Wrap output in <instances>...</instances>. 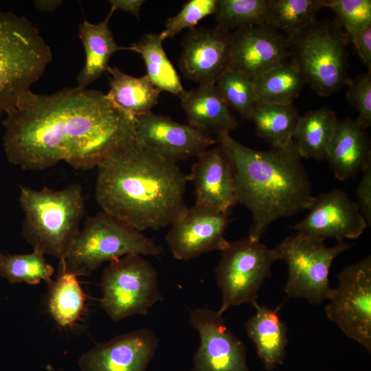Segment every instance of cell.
Segmentation results:
<instances>
[{
	"mask_svg": "<svg viewBox=\"0 0 371 371\" xmlns=\"http://www.w3.org/2000/svg\"><path fill=\"white\" fill-rule=\"evenodd\" d=\"M5 113V155L24 170H43L61 161L91 169L135 139L133 118L98 90L67 87L51 94L30 90Z\"/></svg>",
	"mask_w": 371,
	"mask_h": 371,
	"instance_id": "1",
	"label": "cell"
},
{
	"mask_svg": "<svg viewBox=\"0 0 371 371\" xmlns=\"http://www.w3.org/2000/svg\"><path fill=\"white\" fill-rule=\"evenodd\" d=\"M95 198L102 211L135 229L157 230L186 207L188 175L138 144H125L97 166Z\"/></svg>",
	"mask_w": 371,
	"mask_h": 371,
	"instance_id": "2",
	"label": "cell"
},
{
	"mask_svg": "<svg viewBox=\"0 0 371 371\" xmlns=\"http://www.w3.org/2000/svg\"><path fill=\"white\" fill-rule=\"evenodd\" d=\"M216 135L232 167L237 203L251 214L248 238L260 241L275 221L310 208L315 196L293 141L262 151L240 144L228 131Z\"/></svg>",
	"mask_w": 371,
	"mask_h": 371,
	"instance_id": "3",
	"label": "cell"
},
{
	"mask_svg": "<svg viewBox=\"0 0 371 371\" xmlns=\"http://www.w3.org/2000/svg\"><path fill=\"white\" fill-rule=\"evenodd\" d=\"M19 204L24 217L22 234L33 250L61 261L80 229L85 201L82 188L71 184L61 190L22 186Z\"/></svg>",
	"mask_w": 371,
	"mask_h": 371,
	"instance_id": "4",
	"label": "cell"
},
{
	"mask_svg": "<svg viewBox=\"0 0 371 371\" xmlns=\"http://www.w3.org/2000/svg\"><path fill=\"white\" fill-rule=\"evenodd\" d=\"M52 60V52L27 19L0 12V113L30 90Z\"/></svg>",
	"mask_w": 371,
	"mask_h": 371,
	"instance_id": "5",
	"label": "cell"
},
{
	"mask_svg": "<svg viewBox=\"0 0 371 371\" xmlns=\"http://www.w3.org/2000/svg\"><path fill=\"white\" fill-rule=\"evenodd\" d=\"M153 239L115 216L101 211L88 217L62 262L77 276L128 255L159 256Z\"/></svg>",
	"mask_w": 371,
	"mask_h": 371,
	"instance_id": "6",
	"label": "cell"
},
{
	"mask_svg": "<svg viewBox=\"0 0 371 371\" xmlns=\"http://www.w3.org/2000/svg\"><path fill=\"white\" fill-rule=\"evenodd\" d=\"M287 40L289 58L318 95L328 96L348 84L350 38L335 22L315 21Z\"/></svg>",
	"mask_w": 371,
	"mask_h": 371,
	"instance_id": "7",
	"label": "cell"
},
{
	"mask_svg": "<svg viewBox=\"0 0 371 371\" xmlns=\"http://www.w3.org/2000/svg\"><path fill=\"white\" fill-rule=\"evenodd\" d=\"M100 286V307L113 322L146 315L162 300L157 271L140 255H128L110 262L102 271Z\"/></svg>",
	"mask_w": 371,
	"mask_h": 371,
	"instance_id": "8",
	"label": "cell"
},
{
	"mask_svg": "<svg viewBox=\"0 0 371 371\" xmlns=\"http://www.w3.org/2000/svg\"><path fill=\"white\" fill-rule=\"evenodd\" d=\"M216 269V278L222 300L218 312L242 304L257 303L258 291L271 276V267L280 260L276 249L248 238L229 242L222 251Z\"/></svg>",
	"mask_w": 371,
	"mask_h": 371,
	"instance_id": "9",
	"label": "cell"
},
{
	"mask_svg": "<svg viewBox=\"0 0 371 371\" xmlns=\"http://www.w3.org/2000/svg\"><path fill=\"white\" fill-rule=\"evenodd\" d=\"M351 247L344 242L327 247L323 240L299 234L286 238L275 248L288 266L284 292L289 297H303L312 304L328 300L332 291L328 280L331 265Z\"/></svg>",
	"mask_w": 371,
	"mask_h": 371,
	"instance_id": "10",
	"label": "cell"
},
{
	"mask_svg": "<svg viewBox=\"0 0 371 371\" xmlns=\"http://www.w3.org/2000/svg\"><path fill=\"white\" fill-rule=\"evenodd\" d=\"M325 307L328 318L350 339L371 351V258L344 267Z\"/></svg>",
	"mask_w": 371,
	"mask_h": 371,
	"instance_id": "11",
	"label": "cell"
},
{
	"mask_svg": "<svg viewBox=\"0 0 371 371\" xmlns=\"http://www.w3.org/2000/svg\"><path fill=\"white\" fill-rule=\"evenodd\" d=\"M229 214L197 204L186 206L166 236L173 256L188 261L210 251L224 250L229 243L225 238Z\"/></svg>",
	"mask_w": 371,
	"mask_h": 371,
	"instance_id": "12",
	"label": "cell"
},
{
	"mask_svg": "<svg viewBox=\"0 0 371 371\" xmlns=\"http://www.w3.org/2000/svg\"><path fill=\"white\" fill-rule=\"evenodd\" d=\"M189 322L200 338L192 371H249L245 345L229 330L223 315L195 308Z\"/></svg>",
	"mask_w": 371,
	"mask_h": 371,
	"instance_id": "13",
	"label": "cell"
},
{
	"mask_svg": "<svg viewBox=\"0 0 371 371\" xmlns=\"http://www.w3.org/2000/svg\"><path fill=\"white\" fill-rule=\"evenodd\" d=\"M135 141L170 161L198 157L216 143L210 133L149 113L133 118Z\"/></svg>",
	"mask_w": 371,
	"mask_h": 371,
	"instance_id": "14",
	"label": "cell"
},
{
	"mask_svg": "<svg viewBox=\"0 0 371 371\" xmlns=\"http://www.w3.org/2000/svg\"><path fill=\"white\" fill-rule=\"evenodd\" d=\"M309 213L300 222L290 226L297 234L324 241L359 237L367 227L356 201L341 190H333L315 197Z\"/></svg>",
	"mask_w": 371,
	"mask_h": 371,
	"instance_id": "15",
	"label": "cell"
},
{
	"mask_svg": "<svg viewBox=\"0 0 371 371\" xmlns=\"http://www.w3.org/2000/svg\"><path fill=\"white\" fill-rule=\"evenodd\" d=\"M232 40V32L217 26L190 29L181 43L183 76L199 85L215 84L229 66Z\"/></svg>",
	"mask_w": 371,
	"mask_h": 371,
	"instance_id": "16",
	"label": "cell"
},
{
	"mask_svg": "<svg viewBox=\"0 0 371 371\" xmlns=\"http://www.w3.org/2000/svg\"><path fill=\"white\" fill-rule=\"evenodd\" d=\"M229 66L253 81L262 73L289 58L288 40L267 24L251 25L232 32Z\"/></svg>",
	"mask_w": 371,
	"mask_h": 371,
	"instance_id": "17",
	"label": "cell"
},
{
	"mask_svg": "<svg viewBox=\"0 0 371 371\" xmlns=\"http://www.w3.org/2000/svg\"><path fill=\"white\" fill-rule=\"evenodd\" d=\"M155 334L140 328L96 345L79 360L82 371H146L158 347Z\"/></svg>",
	"mask_w": 371,
	"mask_h": 371,
	"instance_id": "18",
	"label": "cell"
},
{
	"mask_svg": "<svg viewBox=\"0 0 371 371\" xmlns=\"http://www.w3.org/2000/svg\"><path fill=\"white\" fill-rule=\"evenodd\" d=\"M188 175L194 183L195 204L229 214L238 203L230 161L221 146L198 157Z\"/></svg>",
	"mask_w": 371,
	"mask_h": 371,
	"instance_id": "19",
	"label": "cell"
},
{
	"mask_svg": "<svg viewBox=\"0 0 371 371\" xmlns=\"http://www.w3.org/2000/svg\"><path fill=\"white\" fill-rule=\"evenodd\" d=\"M325 159L337 179L354 177L371 162L370 142L366 129L356 120H337Z\"/></svg>",
	"mask_w": 371,
	"mask_h": 371,
	"instance_id": "20",
	"label": "cell"
},
{
	"mask_svg": "<svg viewBox=\"0 0 371 371\" xmlns=\"http://www.w3.org/2000/svg\"><path fill=\"white\" fill-rule=\"evenodd\" d=\"M179 97L190 126L210 134L236 128L237 121L215 84L199 85Z\"/></svg>",
	"mask_w": 371,
	"mask_h": 371,
	"instance_id": "21",
	"label": "cell"
},
{
	"mask_svg": "<svg viewBox=\"0 0 371 371\" xmlns=\"http://www.w3.org/2000/svg\"><path fill=\"white\" fill-rule=\"evenodd\" d=\"M113 14L110 11L108 16L98 23L84 20L78 25V36L85 54V65L76 77L79 88L87 89L106 71L109 61L116 52L130 50L128 47L119 45L114 38L109 26Z\"/></svg>",
	"mask_w": 371,
	"mask_h": 371,
	"instance_id": "22",
	"label": "cell"
},
{
	"mask_svg": "<svg viewBox=\"0 0 371 371\" xmlns=\"http://www.w3.org/2000/svg\"><path fill=\"white\" fill-rule=\"evenodd\" d=\"M254 306L256 313L245 324L247 335L254 344L265 369L271 371L284 361L288 328L280 318L279 308H271L258 303Z\"/></svg>",
	"mask_w": 371,
	"mask_h": 371,
	"instance_id": "23",
	"label": "cell"
},
{
	"mask_svg": "<svg viewBox=\"0 0 371 371\" xmlns=\"http://www.w3.org/2000/svg\"><path fill=\"white\" fill-rule=\"evenodd\" d=\"M106 71L111 78L106 96L114 106L132 118L151 113L158 103L161 91L146 75L134 77L110 66Z\"/></svg>",
	"mask_w": 371,
	"mask_h": 371,
	"instance_id": "24",
	"label": "cell"
},
{
	"mask_svg": "<svg viewBox=\"0 0 371 371\" xmlns=\"http://www.w3.org/2000/svg\"><path fill=\"white\" fill-rule=\"evenodd\" d=\"M337 118L333 111L322 107L300 116L293 141L302 158L325 159Z\"/></svg>",
	"mask_w": 371,
	"mask_h": 371,
	"instance_id": "25",
	"label": "cell"
},
{
	"mask_svg": "<svg viewBox=\"0 0 371 371\" xmlns=\"http://www.w3.org/2000/svg\"><path fill=\"white\" fill-rule=\"evenodd\" d=\"M305 84L298 67L289 58L254 80L256 102L291 104Z\"/></svg>",
	"mask_w": 371,
	"mask_h": 371,
	"instance_id": "26",
	"label": "cell"
},
{
	"mask_svg": "<svg viewBox=\"0 0 371 371\" xmlns=\"http://www.w3.org/2000/svg\"><path fill=\"white\" fill-rule=\"evenodd\" d=\"M299 117L293 104L256 102L249 120L254 123L258 137L266 140L274 148H284L293 142Z\"/></svg>",
	"mask_w": 371,
	"mask_h": 371,
	"instance_id": "27",
	"label": "cell"
},
{
	"mask_svg": "<svg viewBox=\"0 0 371 371\" xmlns=\"http://www.w3.org/2000/svg\"><path fill=\"white\" fill-rule=\"evenodd\" d=\"M163 41L159 34L149 33L128 47L141 55L146 66V75L155 87L160 91L179 96L185 89L177 71L166 56Z\"/></svg>",
	"mask_w": 371,
	"mask_h": 371,
	"instance_id": "28",
	"label": "cell"
},
{
	"mask_svg": "<svg viewBox=\"0 0 371 371\" xmlns=\"http://www.w3.org/2000/svg\"><path fill=\"white\" fill-rule=\"evenodd\" d=\"M49 286L47 305L52 318L63 328L74 325L82 315L86 300L78 276L60 262L58 276Z\"/></svg>",
	"mask_w": 371,
	"mask_h": 371,
	"instance_id": "29",
	"label": "cell"
},
{
	"mask_svg": "<svg viewBox=\"0 0 371 371\" xmlns=\"http://www.w3.org/2000/svg\"><path fill=\"white\" fill-rule=\"evenodd\" d=\"M325 0H269L267 25L289 38L315 21Z\"/></svg>",
	"mask_w": 371,
	"mask_h": 371,
	"instance_id": "30",
	"label": "cell"
},
{
	"mask_svg": "<svg viewBox=\"0 0 371 371\" xmlns=\"http://www.w3.org/2000/svg\"><path fill=\"white\" fill-rule=\"evenodd\" d=\"M54 267L45 255L37 250L27 254H5L0 251V276L10 283L38 284L41 281L50 285Z\"/></svg>",
	"mask_w": 371,
	"mask_h": 371,
	"instance_id": "31",
	"label": "cell"
},
{
	"mask_svg": "<svg viewBox=\"0 0 371 371\" xmlns=\"http://www.w3.org/2000/svg\"><path fill=\"white\" fill-rule=\"evenodd\" d=\"M269 0H216V25L228 31L267 24Z\"/></svg>",
	"mask_w": 371,
	"mask_h": 371,
	"instance_id": "32",
	"label": "cell"
},
{
	"mask_svg": "<svg viewBox=\"0 0 371 371\" xmlns=\"http://www.w3.org/2000/svg\"><path fill=\"white\" fill-rule=\"evenodd\" d=\"M215 86L229 109L249 120L256 103L254 81L241 71L228 67L218 77Z\"/></svg>",
	"mask_w": 371,
	"mask_h": 371,
	"instance_id": "33",
	"label": "cell"
},
{
	"mask_svg": "<svg viewBox=\"0 0 371 371\" xmlns=\"http://www.w3.org/2000/svg\"><path fill=\"white\" fill-rule=\"evenodd\" d=\"M324 7L333 10L350 39L371 26L370 0H325Z\"/></svg>",
	"mask_w": 371,
	"mask_h": 371,
	"instance_id": "34",
	"label": "cell"
},
{
	"mask_svg": "<svg viewBox=\"0 0 371 371\" xmlns=\"http://www.w3.org/2000/svg\"><path fill=\"white\" fill-rule=\"evenodd\" d=\"M216 0H190L182 7L180 12L167 19L164 30L159 33L164 41L172 38L183 29H192L205 17L214 14Z\"/></svg>",
	"mask_w": 371,
	"mask_h": 371,
	"instance_id": "35",
	"label": "cell"
},
{
	"mask_svg": "<svg viewBox=\"0 0 371 371\" xmlns=\"http://www.w3.org/2000/svg\"><path fill=\"white\" fill-rule=\"evenodd\" d=\"M346 98L357 110V122L367 129L371 125V71L350 79Z\"/></svg>",
	"mask_w": 371,
	"mask_h": 371,
	"instance_id": "36",
	"label": "cell"
},
{
	"mask_svg": "<svg viewBox=\"0 0 371 371\" xmlns=\"http://www.w3.org/2000/svg\"><path fill=\"white\" fill-rule=\"evenodd\" d=\"M361 179L356 190V201L367 225H371V162L362 169Z\"/></svg>",
	"mask_w": 371,
	"mask_h": 371,
	"instance_id": "37",
	"label": "cell"
},
{
	"mask_svg": "<svg viewBox=\"0 0 371 371\" xmlns=\"http://www.w3.org/2000/svg\"><path fill=\"white\" fill-rule=\"evenodd\" d=\"M362 60L371 71V26L368 27L350 39Z\"/></svg>",
	"mask_w": 371,
	"mask_h": 371,
	"instance_id": "38",
	"label": "cell"
},
{
	"mask_svg": "<svg viewBox=\"0 0 371 371\" xmlns=\"http://www.w3.org/2000/svg\"><path fill=\"white\" fill-rule=\"evenodd\" d=\"M110 11L114 12L117 10L131 14L135 16L139 17V12L143 3L144 0H110Z\"/></svg>",
	"mask_w": 371,
	"mask_h": 371,
	"instance_id": "39",
	"label": "cell"
},
{
	"mask_svg": "<svg viewBox=\"0 0 371 371\" xmlns=\"http://www.w3.org/2000/svg\"><path fill=\"white\" fill-rule=\"evenodd\" d=\"M34 2L35 7L42 12H52L63 3L60 0H38Z\"/></svg>",
	"mask_w": 371,
	"mask_h": 371,
	"instance_id": "40",
	"label": "cell"
}]
</instances>
